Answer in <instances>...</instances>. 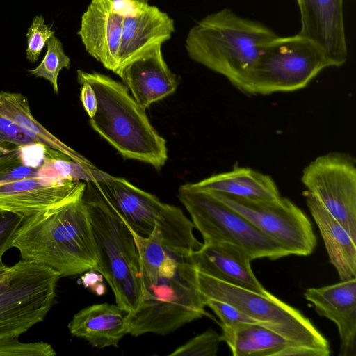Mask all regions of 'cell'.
Segmentation results:
<instances>
[{
  "label": "cell",
  "mask_w": 356,
  "mask_h": 356,
  "mask_svg": "<svg viewBox=\"0 0 356 356\" xmlns=\"http://www.w3.org/2000/svg\"><path fill=\"white\" fill-rule=\"evenodd\" d=\"M277 35L265 25L225 8L190 29L186 49L193 60L224 76L238 88L264 44Z\"/></svg>",
  "instance_id": "277c9868"
},
{
  "label": "cell",
  "mask_w": 356,
  "mask_h": 356,
  "mask_svg": "<svg viewBox=\"0 0 356 356\" xmlns=\"http://www.w3.org/2000/svg\"><path fill=\"white\" fill-rule=\"evenodd\" d=\"M60 275L21 260L0 280V339L15 338L42 322L51 309Z\"/></svg>",
  "instance_id": "9c48e42d"
},
{
  "label": "cell",
  "mask_w": 356,
  "mask_h": 356,
  "mask_svg": "<svg viewBox=\"0 0 356 356\" xmlns=\"http://www.w3.org/2000/svg\"><path fill=\"white\" fill-rule=\"evenodd\" d=\"M301 181L307 191L356 241V165L343 152L319 156L303 170Z\"/></svg>",
  "instance_id": "7c38bea8"
},
{
  "label": "cell",
  "mask_w": 356,
  "mask_h": 356,
  "mask_svg": "<svg viewBox=\"0 0 356 356\" xmlns=\"http://www.w3.org/2000/svg\"><path fill=\"white\" fill-rule=\"evenodd\" d=\"M127 312L117 305L94 304L75 314L68 324L70 334L92 347H118L127 334Z\"/></svg>",
  "instance_id": "ffe728a7"
},
{
  "label": "cell",
  "mask_w": 356,
  "mask_h": 356,
  "mask_svg": "<svg viewBox=\"0 0 356 356\" xmlns=\"http://www.w3.org/2000/svg\"><path fill=\"white\" fill-rule=\"evenodd\" d=\"M77 81L88 83L95 92L97 108L90 122L96 132L125 159L145 162L156 169L165 165V140L123 83L104 74L81 70H77Z\"/></svg>",
  "instance_id": "3957f363"
},
{
  "label": "cell",
  "mask_w": 356,
  "mask_h": 356,
  "mask_svg": "<svg viewBox=\"0 0 356 356\" xmlns=\"http://www.w3.org/2000/svg\"><path fill=\"white\" fill-rule=\"evenodd\" d=\"M331 67L323 50L299 33L277 35L263 47L253 67L238 89L251 95L293 92L306 87Z\"/></svg>",
  "instance_id": "52a82bcc"
},
{
  "label": "cell",
  "mask_w": 356,
  "mask_h": 356,
  "mask_svg": "<svg viewBox=\"0 0 356 356\" xmlns=\"http://www.w3.org/2000/svg\"><path fill=\"white\" fill-rule=\"evenodd\" d=\"M205 305L213 310L218 317L222 328L234 327L245 323H257L254 320L226 302L207 299Z\"/></svg>",
  "instance_id": "f546056e"
},
{
  "label": "cell",
  "mask_w": 356,
  "mask_h": 356,
  "mask_svg": "<svg viewBox=\"0 0 356 356\" xmlns=\"http://www.w3.org/2000/svg\"><path fill=\"white\" fill-rule=\"evenodd\" d=\"M81 85L80 99L90 118L95 115L97 108V98L94 89L86 81H79Z\"/></svg>",
  "instance_id": "836d02e7"
},
{
  "label": "cell",
  "mask_w": 356,
  "mask_h": 356,
  "mask_svg": "<svg viewBox=\"0 0 356 356\" xmlns=\"http://www.w3.org/2000/svg\"><path fill=\"white\" fill-rule=\"evenodd\" d=\"M113 11L123 18L132 17L143 12L148 3L139 0H111Z\"/></svg>",
  "instance_id": "d6a6232c"
},
{
  "label": "cell",
  "mask_w": 356,
  "mask_h": 356,
  "mask_svg": "<svg viewBox=\"0 0 356 356\" xmlns=\"http://www.w3.org/2000/svg\"><path fill=\"white\" fill-rule=\"evenodd\" d=\"M210 193L278 243L289 255L308 256L313 252L316 238L311 222L288 198L259 200Z\"/></svg>",
  "instance_id": "8fae6325"
},
{
  "label": "cell",
  "mask_w": 356,
  "mask_h": 356,
  "mask_svg": "<svg viewBox=\"0 0 356 356\" xmlns=\"http://www.w3.org/2000/svg\"><path fill=\"white\" fill-rule=\"evenodd\" d=\"M316 312L334 322L340 337L339 356L356 355V277L304 292Z\"/></svg>",
  "instance_id": "2e32d148"
},
{
  "label": "cell",
  "mask_w": 356,
  "mask_h": 356,
  "mask_svg": "<svg viewBox=\"0 0 356 356\" xmlns=\"http://www.w3.org/2000/svg\"><path fill=\"white\" fill-rule=\"evenodd\" d=\"M174 31L173 19L166 13L149 4L138 15L124 18L117 72L150 49L162 45Z\"/></svg>",
  "instance_id": "d6986e66"
},
{
  "label": "cell",
  "mask_w": 356,
  "mask_h": 356,
  "mask_svg": "<svg viewBox=\"0 0 356 356\" xmlns=\"http://www.w3.org/2000/svg\"><path fill=\"white\" fill-rule=\"evenodd\" d=\"M222 330L221 339L234 356H282L286 348L295 346L280 334L257 323L222 327Z\"/></svg>",
  "instance_id": "d4e9b609"
},
{
  "label": "cell",
  "mask_w": 356,
  "mask_h": 356,
  "mask_svg": "<svg viewBox=\"0 0 356 356\" xmlns=\"http://www.w3.org/2000/svg\"><path fill=\"white\" fill-rule=\"evenodd\" d=\"M131 231L139 255L140 299L126 314L127 334L165 335L209 316L192 251L170 246L157 227L149 237Z\"/></svg>",
  "instance_id": "6da1fadb"
},
{
  "label": "cell",
  "mask_w": 356,
  "mask_h": 356,
  "mask_svg": "<svg viewBox=\"0 0 356 356\" xmlns=\"http://www.w3.org/2000/svg\"><path fill=\"white\" fill-rule=\"evenodd\" d=\"M191 257L200 273L259 293L266 291L252 270V260L238 246L225 242L204 243L192 252Z\"/></svg>",
  "instance_id": "ac0fdd59"
},
{
  "label": "cell",
  "mask_w": 356,
  "mask_h": 356,
  "mask_svg": "<svg viewBox=\"0 0 356 356\" xmlns=\"http://www.w3.org/2000/svg\"><path fill=\"white\" fill-rule=\"evenodd\" d=\"M0 115L14 122L36 143L62 152L76 163L90 164L81 155L50 133L33 117L28 99L21 93L0 91Z\"/></svg>",
  "instance_id": "603a6c76"
},
{
  "label": "cell",
  "mask_w": 356,
  "mask_h": 356,
  "mask_svg": "<svg viewBox=\"0 0 356 356\" xmlns=\"http://www.w3.org/2000/svg\"><path fill=\"white\" fill-rule=\"evenodd\" d=\"M186 186L193 190L250 199L270 200L281 196L269 175L245 167H236Z\"/></svg>",
  "instance_id": "7402d4cb"
},
{
  "label": "cell",
  "mask_w": 356,
  "mask_h": 356,
  "mask_svg": "<svg viewBox=\"0 0 356 356\" xmlns=\"http://www.w3.org/2000/svg\"><path fill=\"white\" fill-rule=\"evenodd\" d=\"M86 186L80 179L54 181L40 177L0 184V211L26 218L81 197Z\"/></svg>",
  "instance_id": "4fadbf2b"
},
{
  "label": "cell",
  "mask_w": 356,
  "mask_h": 356,
  "mask_svg": "<svg viewBox=\"0 0 356 356\" xmlns=\"http://www.w3.org/2000/svg\"><path fill=\"white\" fill-rule=\"evenodd\" d=\"M123 21L113 11L111 0H91L77 33L86 51L114 73L118 68Z\"/></svg>",
  "instance_id": "e0dca14e"
},
{
  "label": "cell",
  "mask_w": 356,
  "mask_h": 356,
  "mask_svg": "<svg viewBox=\"0 0 356 356\" xmlns=\"http://www.w3.org/2000/svg\"><path fill=\"white\" fill-rule=\"evenodd\" d=\"M301 21L300 35L317 44L331 67L347 60L343 0H297Z\"/></svg>",
  "instance_id": "5bb4252c"
},
{
  "label": "cell",
  "mask_w": 356,
  "mask_h": 356,
  "mask_svg": "<svg viewBox=\"0 0 356 356\" xmlns=\"http://www.w3.org/2000/svg\"><path fill=\"white\" fill-rule=\"evenodd\" d=\"M54 35V31L44 24L42 15L36 16L33 19L26 34V58L31 63H35L38 60L47 41Z\"/></svg>",
  "instance_id": "f1b7e54d"
},
{
  "label": "cell",
  "mask_w": 356,
  "mask_h": 356,
  "mask_svg": "<svg viewBox=\"0 0 356 356\" xmlns=\"http://www.w3.org/2000/svg\"><path fill=\"white\" fill-rule=\"evenodd\" d=\"M98 256L99 272L110 286L115 302L125 312H134L140 299L138 248L129 226L104 201L92 181L83 194Z\"/></svg>",
  "instance_id": "5b68a950"
},
{
  "label": "cell",
  "mask_w": 356,
  "mask_h": 356,
  "mask_svg": "<svg viewBox=\"0 0 356 356\" xmlns=\"http://www.w3.org/2000/svg\"><path fill=\"white\" fill-rule=\"evenodd\" d=\"M8 268L9 266H7L6 265L0 267V280L3 277V275L6 274Z\"/></svg>",
  "instance_id": "e575fe53"
},
{
  "label": "cell",
  "mask_w": 356,
  "mask_h": 356,
  "mask_svg": "<svg viewBox=\"0 0 356 356\" xmlns=\"http://www.w3.org/2000/svg\"><path fill=\"white\" fill-rule=\"evenodd\" d=\"M200 290L204 298L229 303L258 324L280 334L293 345L330 354V343L311 321L298 309L278 299L267 290L259 293L198 272Z\"/></svg>",
  "instance_id": "ba28073f"
},
{
  "label": "cell",
  "mask_w": 356,
  "mask_h": 356,
  "mask_svg": "<svg viewBox=\"0 0 356 356\" xmlns=\"http://www.w3.org/2000/svg\"><path fill=\"white\" fill-rule=\"evenodd\" d=\"M24 218L12 213L0 211V267L5 266L2 257L12 248L15 234Z\"/></svg>",
  "instance_id": "4dcf8cb0"
},
{
  "label": "cell",
  "mask_w": 356,
  "mask_h": 356,
  "mask_svg": "<svg viewBox=\"0 0 356 356\" xmlns=\"http://www.w3.org/2000/svg\"><path fill=\"white\" fill-rule=\"evenodd\" d=\"M91 180L104 201L136 234L149 237L157 227L170 246L192 252L202 247L193 234V222L178 207L95 168Z\"/></svg>",
  "instance_id": "8992f818"
},
{
  "label": "cell",
  "mask_w": 356,
  "mask_h": 356,
  "mask_svg": "<svg viewBox=\"0 0 356 356\" xmlns=\"http://www.w3.org/2000/svg\"><path fill=\"white\" fill-rule=\"evenodd\" d=\"M139 1H143V2H146V3H148V1H149V0H139Z\"/></svg>",
  "instance_id": "d590c367"
},
{
  "label": "cell",
  "mask_w": 356,
  "mask_h": 356,
  "mask_svg": "<svg viewBox=\"0 0 356 356\" xmlns=\"http://www.w3.org/2000/svg\"><path fill=\"white\" fill-rule=\"evenodd\" d=\"M144 110L172 94L178 86L157 45L121 67L116 72Z\"/></svg>",
  "instance_id": "9a60e30c"
},
{
  "label": "cell",
  "mask_w": 356,
  "mask_h": 356,
  "mask_svg": "<svg viewBox=\"0 0 356 356\" xmlns=\"http://www.w3.org/2000/svg\"><path fill=\"white\" fill-rule=\"evenodd\" d=\"M306 204L341 281L356 277V241L322 204L307 192Z\"/></svg>",
  "instance_id": "44dd1931"
},
{
  "label": "cell",
  "mask_w": 356,
  "mask_h": 356,
  "mask_svg": "<svg viewBox=\"0 0 356 356\" xmlns=\"http://www.w3.org/2000/svg\"><path fill=\"white\" fill-rule=\"evenodd\" d=\"M36 143L24 134L14 122L0 115V147L10 144L23 146Z\"/></svg>",
  "instance_id": "1f68e13d"
},
{
  "label": "cell",
  "mask_w": 356,
  "mask_h": 356,
  "mask_svg": "<svg viewBox=\"0 0 356 356\" xmlns=\"http://www.w3.org/2000/svg\"><path fill=\"white\" fill-rule=\"evenodd\" d=\"M222 341L215 330L208 329L179 346L169 356H216Z\"/></svg>",
  "instance_id": "4316f807"
},
{
  "label": "cell",
  "mask_w": 356,
  "mask_h": 356,
  "mask_svg": "<svg viewBox=\"0 0 356 356\" xmlns=\"http://www.w3.org/2000/svg\"><path fill=\"white\" fill-rule=\"evenodd\" d=\"M78 174V165L71 159L49 158L35 168L24 163L19 145L0 147V184L32 177L59 181L76 179Z\"/></svg>",
  "instance_id": "cb8c5ba5"
},
{
  "label": "cell",
  "mask_w": 356,
  "mask_h": 356,
  "mask_svg": "<svg viewBox=\"0 0 356 356\" xmlns=\"http://www.w3.org/2000/svg\"><path fill=\"white\" fill-rule=\"evenodd\" d=\"M47 51L39 65L29 70V72L36 77H41L48 81L52 86L54 91L58 92V76L63 69H69L70 59L65 54L62 43L54 35L47 42Z\"/></svg>",
  "instance_id": "484cf974"
},
{
  "label": "cell",
  "mask_w": 356,
  "mask_h": 356,
  "mask_svg": "<svg viewBox=\"0 0 356 356\" xmlns=\"http://www.w3.org/2000/svg\"><path fill=\"white\" fill-rule=\"evenodd\" d=\"M179 199L202 234L204 243L225 242L238 246L251 258L277 259L289 256L275 241L241 214L208 192L180 186Z\"/></svg>",
  "instance_id": "30bf717a"
},
{
  "label": "cell",
  "mask_w": 356,
  "mask_h": 356,
  "mask_svg": "<svg viewBox=\"0 0 356 356\" xmlns=\"http://www.w3.org/2000/svg\"><path fill=\"white\" fill-rule=\"evenodd\" d=\"M51 344L44 341L24 343L17 337L0 339V356H54Z\"/></svg>",
  "instance_id": "83f0119b"
},
{
  "label": "cell",
  "mask_w": 356,
  "mask_h": 356,
  "mask_svg": "<svg viewBox=\"0 0 356 356\" xmlns=\"http://www.w3.org/2000/svg\"><path fill=\"white\" fill-rule=\"evenodd\" d=\"M11 246L22 260L50 268L61 277L99 272L95 237L82 197L24 218Z\"/></svg>",
  "instance_id": "7a4b0ae2"
}]
</instances>
